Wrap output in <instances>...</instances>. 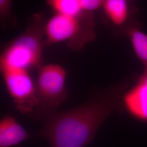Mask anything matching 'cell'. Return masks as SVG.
<instances>
[{"label": "cell", "mask_w": 147, "mask_h": 147, "mask_svg": "<svg viewBox=\"0 0 147 147\" xmlns=\"http://www.w3.org/2000/svg\"><path fill=\"white\" fill-rule=\"evenodd\" d=\"M129 86V80H123L93 92L74 107L53 113L43 121L37 136L44 137L50 147H87L112 113L121 111L123 96Z\"/></svg>", "instance_id": "6da1fadb"}, {"label": "cell", "mask_w": 147, "mask_h": 147, "mask_svg": "<svg viewBox=\"0 0 147 147\" xmlns=\"http://www.w3.org/2000/svg\"><path fill=\"white\" fill-rule=\"evenodd\" d=\"M47 20L41 13L30 18L25 30L3 49L0 68L20 69L30 72L43 65Z\"/></svg>", "instance_id": "7a4b0ae2"}, {"label": "cell", "mask_w": 147, "mask_h": 147, "mask_svg": "<svg viewBox=\"0 0 147 147\" xmlns=\"http://www.w3.org/2000/svg\"><path fill=\"white\" fill-rule=\"evenodd\" d=\"M94 13L86 12L80 17L54 13L47 20L45 27V47L67 42L72 51H80L84 46L94 41Z\"/></svg>", "instance_id": "3957f363"}, {"label": "cell", "mask_w": 147, "mask_h": 147, "mask_svg": "<svg viewBox=\"0 0 147 147\" xmlns=\"http://www.w3.org/2000/svg\"><path fill=\"white\" fill-rule=\"evenodd\" d=\"M66 78V70L58 64H43L38 69L36 87L39 104L35 120L44 121L68 99Z\"/></svg>", "instance_id": "277c9868"}, {"label": "cell", "mask_w": 147, "mask_h": 147, "mask_svg": "<svg viewBox=\"0 0 147 147\" xmlns=\"http://www.w3.org/2000/svg\"><path fill=\"white\" fill-rule=\"evenodd\" d=\"M8 93L16 109L34 120L38 108L36 82L30 72L24 69L0 68Z\"/></svg>", "instance_id": "5b68a950"}, {"label": "cell", "mask_w": 147, "mask_h": 147, "mask_svg": "<svg viewBox=\"0 0 147 147\" xmlns=\"http://www.w3.org/2000/svg\"><path fill=\"white\" fill-rule=\"evenodd\" d=\"M101 9L106 24L116 37L126 36L132 28L142 26L137 19L139 11L134 1L104 0Z\"/></svg>", "instance_id": "8992f818"}, {"label": "cell", "mask_w": 147, "mask_h": 147, "mask_svg": "<svg viewBox=\"0 0 147 147\" xmlns=\"http://www.w3.org/2000/svg\"><path fill=\"white\" fill-rule=\"evenodd\" d=\"M123 107L135 118L147 122V86L140 82L123 96Z\"/></svg>", "instance_id": "52a82bcc"}, {"label": "cell", "mask_w": 147, "mask_h": 147, "mask_svg": "<svg viewBox=\"0 0 147 147\" xmlns=\"http://www.w3.org/2000/svg\"><path fill=\"white\" fill-rule=\"evenodd\" d=\"M32 137L14 117L7 115L0 121V147L17 146Z\"/></svg>", "instance_id": "ba28073f"}, {"label": "cell", "mask_w": 147, "mask_h": 147, "mask_svg": "<svg viewBox=\"0 0 147 147\" xmlns=\"http://www.w3.org/2000/svg\"><path fill=\"white\" fill-rule=\"evenodd\" d=\"M142 26L132 28L126 36L130 39L134 51L137 58L147 68V34L141 31Z\"/></svg>", "instance_id": "9c48e42d"}, {"label": "cell", "mask_w": 147, "mask_h": 147, "mask_svg": "<svg viewBox=\"0 0 147 147\" xmlns=\"http://www.w3.org/2000/svg\"><path fill=\"white\" fill-rule=\"evenodd\" d=\"M46 3L55 13L80 17L86 13L81 8L80 0H47Z\"/></svg>", "instance_id": "30bf717a"}, {"label": "cell", "mask_w": 147, "mask_h": 147, "mask_svg": "<svg viewBox=\"0 0 147 147\" xmlns=\"http://www.w3.org/2000/svg\"><path fill=\"white\" fill-rule=\"evenodd\" d=\"M0 21L4 27L7 25L16 26L18 20L12 11V2L10 0H0Z\"/></svg>", "instance_id": "8fae6325"}, {"label": "cell", "mask_w": 147, "mask_h": 147, "mask_svg": "<svg viewBox=\"0 0 147 147\" xmlns=\"http://www.w3.org/2000/svg\"><path fill=\"white\" fill-rule=\"evenodd\" d=\"M82 9L85 12L94 13L101 9L104 0H80Z\"/></svg>", "instance_id": "7c38bea8"}, {"label": "cell", "mask_w": 147, "mask_h": 147, "mask_svg": "<svg viewBox=\"0 0 147 147\" xmlns=\"http://www.w3.org/2000/svg\"><path fill=\"white\" fill-rule=\"evenodd\" d=\"M138 82H140L147 86V68L144 69V71L142 75L138 78Z\"/></svg>", "instance_id": "4fadbf2b"}]
</instances>
